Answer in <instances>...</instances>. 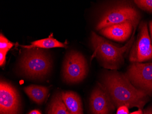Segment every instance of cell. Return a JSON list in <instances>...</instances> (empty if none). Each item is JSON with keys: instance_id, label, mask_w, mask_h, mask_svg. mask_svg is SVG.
Masks as SVG:
<instances>
[{"instance_id": "cell-16", "label": "cell", "mask_w": 152, "mask_h": 114, "mask_svg": "<svg viewBox=\"0 0 152 114\" xmlns=\"http://www.w3.org/2000/svg\"><path fill=\"white\" fill-rule=\"evenodd\" d=\"M14 44L9 41L3 34L0 35V50H9L14 46Z\"/></svg>"}, {"instance_id": "cell-10", "label": "cell", "mask_w": 152, "mask_h": 114, "mask_svg": "<svg viewBox=\"0 0 152 114\" xmlns=\"http://www.w3.org/2000/svg\"><path fill=\"white\" fill-rule=\"evenodd\" d=\"M134 26L130 21L122 24L113 25L105 27L100 30L104 36L115 41L124 42L130 36Z\"/></svg>"}, {"instance_id": "cell-2", "label": "cell", "mask_w": 152, "mask_h": 114, "mask_svg": "<svg viewBox=\"0 0 152 114\" xmlns=\"http://www.w3.org/2000/svg\"><path fill=\"white\" fill-rule=\"evenodd\" d=\"M134 31L130 40L122 47L114 46L92 32L91 42L94 50V56H96L101 61L105 68L112 70L118 69L124 63V54L133 45L136 29Z\"/></svg>"}, {"instance_id": "cell-17", "label": "cell", "mask_w": 152, "mask_h": 114, "mask_svg": "<svg viewBox=\"0 0 152 114\" xmlns=\"http://www.w3.org/2000/svg\"><path fill=\"white\" fill-rule=\"evenodd\" d=\"M9 50H0V66H2L5 65L6 61V56Z\"/></svg>"}, {"instance_id": "cell-3", "label": "cell", "mask_w": 152, "mask_h": 114, "mask_svg": "<svg viewBox=\"0 0 152 114\" xmlns=\"http://www.w3.org/2000/svg\"><path fill=\"white\" fill-rule=\"evenodd\" d=\"M49 57L43 51L32 49L26 51L21 61L20 67L31 77H41L48 74L51 68Z\"/></svg>"}, {"instance_id": "cell-4", "label": "cell", "mask_w": 152, "mask_h": 114, "mask_svg": "<svg viewBox=\"0 0 152 114\" xmlns=\"http://www.w3.org/2000/svg\"><path fill=\"white\" fill-rule=\"evenodd\" d=\"M140 18L138 11L133 7L128 5L117 6L106 12L96 26V29L100 31L105 27L127 21L131 22L134 29H136Z\"/></svg>"}, {"instance_id": "cell-5", "label": "cell", "mask_w": 152, "mask_h": 114, "mask_svg": "<svg viewBox=\"0 0 152 114\" xmlns=\"http://www.w3.org/2000/svg\"><path fill=\"white\" fill-rule=\"evenodd\" d=\"M88 72L87 61L82 54L72 51L66 56L63 66V76L66 82H81L86 77Z\"/></svg>"}, {"instance_id": "cell-14", "label": "cell", "mask_w": 152, "mask_h": 114, "mask_svg": "<svg viewBox=\"0 0 152 114\" xmlns=\"http://www.w3.org/2000/svg\"><path fill=\"white\" fill-rule=\"evenodd\" d=\"M48 114H71L63 101L61 93H58L53 97Z\"/></svg>"}, {"instance_id": "cell-1", "label": "cell", "mask_w": 152, "mask_h": 114, "mask_svg": "<svg viewBox=\"0 0 152 114\" xmlns=\"http://www.w3.org/2000/svg\"><path fill=\"white\" fill-rule=\"evenodd\" d=\"M101 85L116 107L125 105L142 110L149 101L145 92L135 87L125 75L115 71L103 75Z\"/></svg>"}, {"instance_id": "cell-12", "label": "cell", "mask_w": 152, "mask_h": 114, "mask_svg": "<svg viewBox=\"0 0 152 114\" xmlns=\"http://www.w3.org/2000/svg\"><path fill=\"white\" fill-rule=\"evenodd\" d=\"M24 90L30 98L38 104L43 102L49 91L47 87L37 85H31L25 87Z\"/></svg>"}, {"instance_id": "cell-21", "label": "cell", "mask_w": 152, "mask_h": 114, "mask_svg": "<svg viewBox=\"0 0 152 114\" xmlns=\"http://www.w3.org/2000/svg\"><path fill=\"white\" fill-rule=\"evenodd\" d=\"M130 114H143L142 110L139 109L137 111H134V112H132Z\"/></svg>"}, {"instance_id": "cell-18", "label": "cell", "mask_w": 152, "mask_h": 114, "mask_svg": "<svg viewBox=\"0 0 152 114\" xmlns=\"http://www.w3.org/2000/svg\"><path fill=\"white\" fill-rule=\"evenodd\" d=\"M117 114H129V108L125 105L120 106L118 109Z\"/></svg>"}, {"instance_id": "cell-8", "label": "cell", "mask_w": 152, "mask_h": 114, "mask_svg": "<svg viewBox=\"0 0 152 114\" xmlns=\"http://www.w3.org/2000/svg\"><path fill=\"white\" fill-rule=\"evenodd\" d=\"M20 99L17 90L9 83L1 81L0 114H18Z\"/></svg>"}, {"instance_id": "cell-9", "label": "cell", "mask_w": 152, "mask_h": 114, "mask_svg": "<svg viewBox=\"0 0 152 114\" xmlns=\"http://www.w3.org/2000/svg\"><path fill=\"white\" fill-rule=\"evenodd\" d=\"M90 105L93 114H110L115 107L102 85L96 87L92 92Z\"/></svg>"}, {"instance_id": "cell-15", "label": "cell", "mask_w": 152, "mask_h": 114, "mask_svg": "<svg viewBox=\"0 0 152 114\" xmlns=\"http://www.w3.org/2000/svg\"><path fill=\"white\" fill-rule=\"evenodd\" d=\"M134 2L141 9L152 13V0H137Z\"/></svg>"}, {"instance_id": "cell-7", "label": "cell", "mask_w": 152, "mask_h": 114, "mask_svg": "<svg viewBox=\"0 0 152 114\" xmlns=\"http://www.w3.org/2000/svg\"><path fill=\"white\" fill-rule=\"evenodd\" d=\"M152 60V45L146 22H142L136 41L132 46L129 55L132 62L140 63Z\"/></svg>"}, {"instance_id": "cell-13", "label": "cell", "mask_w": 152, "mask_h": 114, "mask_svg": "<svg viewBox=\"0 0 152 114\" xmlns=\"http://www.w3.org/2000/svg\"><path fill=\"white\" fill-rule=\"evenodd\" d=\"M21 47L27 49H31L35 48L40 49H48L54 48H66V46L64 43L58 41L53 37V35L45 39H41L31 42L30 45L23 46Z\"/></svg>"}, {"instance_id": "cell-11", "label": "cell", "mask_w": 152, "mask_h": 114, "mask_svg": "<svg viewBox=\"0 0 152 114\" xmlns=\"http://www.w3.org/2000/svg\"><path fill=\"white\" fill-rule=\"evenodd\" d=\"M61 97L71 114H83L82 101L76 93L71 91L61 92Z\"/></svg>"}, {"instance_id": "cell-6", "label": "cell", "mask_w": 152, "mask_h": 114, "mask_svg": "<svg viewBox=\"0 0 152 114\" xmlns=\"http://www.w3.org/2000/svg\"><path fill=\"white\" fill-rule=\"evenodd\" d=\"M125 76L136 88L152 96V63H133L128 68Z\"/></svg>"}, {"instance_id": "cell-22", "label": "cell", "mask_w": 152, "mask_h": 114, "mask_svg": "<svg viewBox=\"0 0 152 114\" xmlns=\"http://www.w3.org/2000/svg\"><path fill=\"white\" fill-rule=\"evenodd\" d=\"M29 114H42L40 111L37 110H33L31 111Z\"/></svg>"}, {"instance_id": "cell-20", "label": "cell", "mask_w": 152, "mask_h": 114, "mask_svg": "<svg viewBox=\"0 0 152 114\" xmlns=\"http://www.w3.org/2000/svg\"><path fill=\"white\" fill-rule=\"evenodd\" d=\"M149 29H150V35H151V40L152 42V21L149 23Z\"/></svg>"}, {"instance_id": "cell-19", "label": "cell", "mask_w": 152, "mask_h": 114, "mask_svg": "<svg viewBox=\"0 0 152 114\" xmlns=\"http://www.w3.org/2000/svg\"><path fill=\"white\" fill-rule=\"evenodd\" d=\"M143 114H152V107H149L145 110Z\"/></svg>"}]
</instances>
